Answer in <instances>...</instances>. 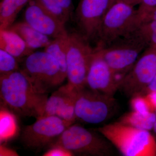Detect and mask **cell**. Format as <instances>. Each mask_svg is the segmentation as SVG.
I'll return each instance as SVG.
<instances>
[{"mask_svg": "<svg viewBox=\"0 0 156 156\" xmlns=\"http://www.w3.org/2000/svg\"><path fill=\"white\" fill-rule=\"evenodd\" d=\"M0 95L4 104L15 113L36 119L44 115L48 97L37 92L20 69L0 75Z\"/></svg>", "mask_w": 156, "mask_h": 156, "instance_id": "obj_1", "label": "cell"}, {"mask_svg": "<svg viewBox=\"0 0 156 156\" xmlns=\"http://www.w3.org/2000/svg\"><path fill=\"white\" fill-rule=\"evenodd\" d=\"M97 131L123 155L156 156V141L149 131L119 122L105 125Z\"/></svg>", "mask_w": 156, "mask_h": 156, "instance_id": "obj_2", "label": "cell"}, {"mask_svg": "<svg viewBox=\"0 0 156 156\" xmlns=\"http://www.w3.org/2000/svg\"><path fill=\"white\" fill-rule=\"evenodd\" d=\"M20 70L36 91L45 95L58 89L66 79L56 58L44 50L25 57Z\"/></svg>", "mask_w": 156, "mask_h": 156, "instance_id": "obj_3", "label": "cell"}, {"mask_svg": "<svg viewBox=\"0 0 156 156\" xmlns=\"http://www.w3.org/2000/svg\"><path fill=\"white\" fill-rule=\"evenodd\" d=\"M147 48L140 38L128 34L103 48H95L119 80L131 69L140 53Z\"/></svg>", "mask_w": 156, "mask_h": 156, "instance_id": "obj_4", "label": "cell"}, {"mask_svg": "<svg viewBox=\"0 0 156 156\" xmlns=\"http://www.w3.org/2000/svg\"><path fill=\"white\" fill-rule=\"evenodd\" d=\"M95 50L80 33L68 34L66 79L68 83L77 90L86 87L87 74Z\"/></svg>", "mask_w": 156, "mask_h": 156, "instance_id": "obj_5", "label": "cell"}, {"mask_svg": "<svg viewBox=\"0 0 156 156\" xmlns=\"http://www.w3.org/2000/svg\"><path fill=\"white\" fill-rule=\"evenodd\" d=\"M106 140L94 131L73 124L53 144L61 146L73 156H109L113 154L112 148Z\"/></svg>", "mask_w": 156, "mask_h": 156, "instance_id": "obj_6", "label": "cell"}, {"mask_svg": "<svg viewBox=\"0 0 156 156\" xmlns=\"http://www.w3.org/2000/svg\"><path fill=\"white\" fill-rule=\"evenodd\" d=\"M73 124L56 116L40 117L33 124L23 128L20 134V141L27 149L40 152L53 144Z\"/></svg>", "mask_w": 156, "mask_h": 156, "instance_id": "obj_7", "label": "cell"}, {"mask_svg": "<svg viewBox=\"0 0 156 156\" xmlns=\"http://www.w3.org/2000/svg\"><path fill=\"white\" fill-rule=\"evenodd\" d=\"M117 101L113 96L93 91L87 87L78 90L75 106L76 119L84 122L98 124L113 115Z\"/></svg>", "mask_w": 156, "mask_h": 156, "instance_id": "obj_8", "label": "cell"}, {"mask_svg": "<svg viewBox=\"0 0 156 156\" xmlns=\"http://www.w3.org/2000/svg\"><path fill=\"white\" fill-rule=\"evenodd\" d=\"M134 7L131 4L119 2L109 7L99 27L97 48L105 47L131 32L136 11Z\"/></svg>", "mask_w": 156, "mask_h": 156, "instance_id": "obj_9", "label": "cell"}, {"mask_svg": "<svg viewBox=\"0 0 156 156\" xmlns=\"http://www.w3.org/2000/svg\"><path fill=\"white\" fill-rule=\"evenodd\" d=\"M156 75V49L147 48L120 80L119 90L127 97L140 95Z\"/></svg>", "mask_w": 156, "mask_h": 156, "instance_id": "obj_10", "label": "cell"}, {"mask_svg": "<svg viewBox=\"0 0 156 156\" xmlns=\"http://www.w3.org/2000/svg\"><path fill=\"white\" fill-rule=\"evenodd\" d=\"M110 0H80L74 18L80 33L90 41L97 37L101 23Z\"/></svg>", "mask_w": 156, "mask_h": 156, "instance_id": "obj_11", "label": "cell"}, {"mask_svg": "<svg viewBox=\"0 0 156 156\" xmlns=\"http://www.w3.org/2000/svg\"><path fill=\"white\" fill-rule=\"evenodd\" d=\"M24 22L41 33L53 39L67 35L65 23L52 14L38 0H32L27 5Z\"/></svg>", "mask_w": 156, "mask_h": 156, "instance_id": "obj_12", "label": "cell"}, {"mask_svg": "<svg viewBox=\"0 0 156 156\" xmlns=\"http://www.w3.org/2000/svg\"><path fill=\"white\" fill-rule=\"evenodd\" d=\"M119 80L95 49L87 74L86 87L93 91L114 96L119 90Z\"/></svg>", "mask_w": 156, "mask_h": 156, "instance_id": "obj_13", "label": "cell"}, {"mask_svg": "<svg viewBox=\"0 0 156 156\" xmlns=\"http://www.w3.org/2000/svg\"><path fill=\"white\" fill-rule=\"evenodd\" d=\"M78 90L68 83L61 86L48 97L43 116H56L74 123L75 106Z\"/></svg>", "mask_w": 156, "mask_h": 156, "instance_id": "obj_14", "label": "cell"}, {"mask_svg": "<svg viewBox=\"0 0 156 156\" xmlns=\"http://www.w3.org/2000/svg\"><path fill=\"white\" fill-rule=\"evenodd\" d=\"M0 49L17 59L25 58L34 52L27 47L19 35L9 29L0 30Z\"/></svg>", "mask_w": 156, "mask_h": 156, "instance_id": "obj_15", "label": "cell"}, {"mask_svg": "<svg viewBox=\"0 0 156 156\" xmlns=\"http://www.w3.org/2000/svg\"><path fill=\"white\" fill-rule=\"evenodd\" d=\"M9 29L19 35L27 47L34 51L38 48H46L53 41L51 38L38 31L24 21L14 23Z\"/></svg>", "mask_w": 156, "mask_h": 156, "instance_id": "obj_16", "label": "cell"}, {"mask_svg": "<svg viewBox=\"0 0 156 156\" xmlns=\"http://www.w3.org/2000/svg\"><path fill=\"white\" fill-rule=\"evenodd\" d=\"M32 0H2L0 3V30L9 29L23 9Z\"/></svg>", "mask_w": 156, "mask_h": 156, "instance_id": "obj_17", "label": "cell"}, {"mask_svg": "<svg viewBox=\"0 0 156 156\" xmlns=\"http://www.w3.org/2000/svg\"><path fill=\"white\" fill-rule=\"evenodd\" d=\"M156 120L155 112L140 113L132 111L120 118V122L135 128L150 131L153 129Z\"/></svg>", "mask_w": 156, "mask_h": 156, "instance_id": "obj_18", "label": "cell"}, {"mask_svg": "<svg viewBox=\"0 0 156 156\" xmlns=\"http://www.w3.org/2000/svg\"><path fill=\"white\" fill-rule=\"evenodd\" d=\"M69 34V33H68ZM67 35L53 39L48 47L44 48V51L52 55L58 62L62 72L66 78L67 73Z\"/></svg>", "mask_w": 156, "mask_h": 156, "instance_id": "obj_19", "label": "cell"}, {"mask_svg": "<svg viewBox=\"0 0 156 156\" xmlns=\"http://www.w3.org/2000/svg\"><path fill=\"white\" fill-rule=\"evenodd\" d=\"M131 33L140 38L147 48L156 49V21L141 23Z\"/></svg>", "mask_w": 156, "mask_h": 156, "instance_id": "obj_20", "label": "cell"}, {"mask_svg": "<svg viewBox=\"0 0 156 156\" xmlns=\"http://www.w3.org/2000/svg\"><path fill=\"white\" fill-rule=\"evenodd\" d=\"M17 59L10 53L0 49V75L20 69Z\"/></svg>", "mask_w": 156, "mask_h": 156, "instance_id": "obj_21", "label": "cell"}, {"mask_svg": "<svg viewBox=\"0 0 156 156\" xmlns=\"http://www.w3.org/2000/svg\"><path fill=\"white\" fill-rule=\"evenodd\" d=\"M1 116V137L3 139L12 134L15 129V123L12 115L9 113L2 112Z\"/></svg>", "mask_w": 156, "mask_h": 156, "instance_id": "obj_22", "label": "cell"}, {"mask_svg": "<svg viewBox=\"0 0 156 156\" xmlns=\"http://www.w3.org/2000/svg\"><path fill=\"white\" fill-rule=\"evenodd\" d=\"M131 107L133 111L140 113H147L153 111L146 97L144 95H137L131 98Z\"/></svg>", "mask_w": 156, "mask_h": 156, "instance_id": "obj_23", "label": "cell"}, {"mask_svg": "<svg viewBox=\"0 0 156 156\" xmlns=\"http://www.w3.org/2000/svg\"><path fill=\"white\" fill-rule=\"evenodd\" d=\"M156 21V6L144 11H136L134 19V29L141 23Z\"/></svg>", "mask_w": 156, "mask_h": 156, "instance_id": "obj_24", "label": "cell"}, {"mask_svg": "<svg viewBox=\"0 0 156 156\" xmlns=\"http://www.w3.org/2000/svg\"><path fill=\"white\" fill-rule=\"evenodd\" d=\"M44 156H73L70 152L58 144H53L48 148L44 154Z\"/></svg>", "mask_w": 156, "mask_h": 156, "instance_id": "obj_25", "label": "cell"}, {"mask_svg": "<svg viewBox=\"0 0 156 156\" xmlns=\"http://www.w3.org/2000/svg\"><path fill=\"white\" fill-rule=\"evenodd\" d=\"M62 9L68 14L70 17H72L74 14V7L73 0H56Z\"/></svg>", "mask_w": 156, "mask_h": 156, "instance_id": "obj_26", "label": "cell"}, {"mask_svg": "<svg viewBox=\"0 0 156 156\" xmlns=\"http://www.w3.org/2000/svg\"><path fill=\"white\" fill-rule=\"evenodd\" d=\"M138 5L139 8L136 11L140 12L156 7V0H139Z\"/></svg>", "mask_w": 156, "mask_h": 156, "instance_id": "obj_27", "label": "cell"}, {"mask_svg": "<svg viewBox=\"0 0 156 156\" xmlns=\"http://www.w3.org/2000/svg\"><path fill=\"white\" fill-rule=\"evenodd\" d=\"M153 92H156V75L147 87L144 90L140 95L145 96L148 93Z\"/></svg>", "mask_w": 156, "mask_h": 156, "instance_id": "obj_28", "label": "cell"}, {"mask_svg": "<svg viewBox=\"0 0 156 156\" xmlns=\"http://www.w3.org/2000/svg\"><path fill=\"white\" fill-rule=\"evenodd\" d=\"M146 97L150 103L153 110H156V92H153L148 93L145 95Z\"/></svg>", "mask_w": 156, "mask_h": 156, "instance_id": "obj_29", "label": "cell"}, {"mask_svg": "<svg viewBox=\"0 0 156 156\" xmlns=\"http://www.w3.org/2000/svg\"><path fill=\"white\" fill-rule=\"evenodd\" d=\"M119 2L128 3V4H131L134 6L138 4V0H110L108 9L110 6L114 4L115 3Z\"/></svg>", "mask_w": 156, "mask_h": 156, "instance_id": "obj_30", "label": "cell"}, {"mask_svg": "<svg viewBox=\"0 0 156 156\" xmlns=\"http://www.w3.org/2000/svg\"><path fill=\"white\" fill-rule=\"evenodd\" d=\"M155 112L156 114V120L155 122L154 125V128L153 130H154V132L155 134L156 135V110Z\"/></svg>", "mask_w": 156, "mask_h": 156, "instance_id": "obj_31", "label": "cell"}, {"mask_svg": "<svg viewBox=\"0 0 156 156\" xmlns=\"http://www.w3.org/2000/svg\"><path fill=\"white\" fill-rule=\"evenodd\" d=\"M139 0H138V3H139Z\"/></svg>", "mask_w": 156, "mask_h": 156, "instance_id": "obj_32", "label": "cell"}]
</instances>
